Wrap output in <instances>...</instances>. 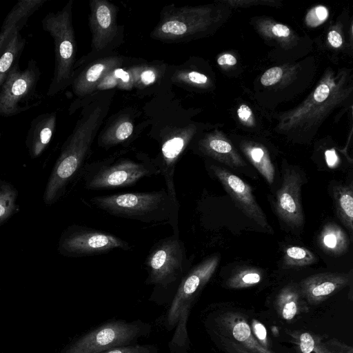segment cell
<instances>
[{
	"instance_id": "13",
	"label": "cell",
	"mask_w": 353,
	"mask_h": 353,
	"mask_svg": "<svg viewBox=\"0 0 353 353\" xmlns=\"http://www.w3.org/2000/svg\"><path fill=\"white\" fill-rule=\"evenodd\" d=\"M122 60L110 57L95 61L80 72H74L71 83L72 90L78 98H83L93 92L108 73L121 65Z\"/></svg>"
},
{
	"instance_id": "30",
	"label": "cell",
	"mask_w": 353,
	"mask_h": 353,
	"mask_svg": "<svg viewBox=\"0 0 353 353\" xmlns=\"http://www.w3.org/2000/svg\"><path fill=\"white\" fill-rule=\"evenodd\" d=\"M330 94V88L325 83L320 84L314 92V99L316 102H323L327 99Z\"/></svg>"
},
{
	"instance_id": "38",
	"label": "cell",
	"mask_w": 353,
	"mask_h": 353,
	"mask_svg": "<svg viewBox=\"0 0 353 353\" xmlns=\"http://www.w3.org/2000/svg\"><path fill=\"white\" fill-rule=\"evenodd\" d=\"M314 13L317 19L321 23L326 19L328 12L327 10L323 6H318L314 9Z\"/></svg>"
},
{
	"instance_id": "39",
	"label": "cell",
	"mask_w": 353,
	"mask_h": 353,
	"mask_svg": "<svg viewBox=\"0 0 353 353\" xmlns=\"http://www.w3.org/2000/svg\"><path fill=\"white\" fill-rule=\"evenodd\" d=\"M325 156L327 164L329 166H332L337 160V157L334 150H327L325 152Z\"/></svg>"
},
{
	"instance_id": "23",
	"label": "cell",
	"mask_w": 353,
	"mask_h": 353,
	"mask_svg": "<svg viewBox=\"0 0 353 353\" xmlns=\"http://www.w3.org/2000/svg\"><path fill=\"white\" fill-rule=\"evenodd\" d=\"M284 264L289 267H301L316 263L317 259L310 250L299 247L291 246L284 251Z\"/></svg>"
},
{
	"instance_id": "1",
	"label": "cell",
	"mask_w": 353,
	"mask_h": 353,
	"mask_svg": "<svg viewBox=\"0 0 353 353\" xmlns=\"http://www.w3.org/2000/svg\"><path fill=\"white\" fill-rule=\"evenodd\" d=\"M111 99H95L84 105L81 117L63 143L50 172L43 194L45 205L50 206L65 194L68 186L81 177L94 139L108 112Z\"/></svg>"
},
{
	"instance_id": "37",
	"label": "cell",
	"mask_w": 353,
	"mask_h": 353,
	"mask_svg": "<svg viewBox=\"0 0 353 353\" xmlns=\"http://www.w3.org/2000/svg\"><path fill=\"white\" fill-rule=\"evenodd\" d=\"M156 79L155 73L150 70L143 71L141 74V81L145 85L152 83Z\"/></svg>"
},
{
	"instance_id": "2",
	"label": "cell",
	"mask_w": 353,
	"mask_h": 353,
	"mask_svg": "<svg viewBox=\"0 0 353 353\" xmlns=\"http://www.w3.org/2000/svg\"><path fill=\"white\" fill-rule=\"evenodd\" d=\"M91 204L112 216L147 223H168L179 234V201H175L167 190L147 192H128L97 196Z\"/></svg>"
},
{
	"instance_id": "20",
	"label": "cell",
	"mask_w": 353,
	"mask_h": 353,
	"mask_svg": "<svg viewBox=\"0 0 353 353\" xmlns=\"http://www.w3.org/2000/svg\"><path fill=\"white\" fill-rule=\"evenodd\" d=\"M19 192L10 182L0 179V227L19 212Z\"/></svg>"
},
{
	"instance_id": "28",
	"label": "cell",
	"mask_w": 353,
	"mask_h": 353,
	"mask_svg": "<svg viewBox=\"0 0 353 353\" xmlns=\"http://www.w3.org/2000/svg\"><path fill=\"white\" fill-rule=\"evenodd\" d=\"M282 74L283 70L280 67H273L264 72L261 83L265 86L272 85L281 79Z\"/></svg>"
},
{
	"instance_id": "17",
	"label": "cell",
	"mask_w": 353,
	"mask_h": 353,
	"mask_svg": "<svg viewBox=\"0 0 353 353\" xmlns=\"http://www.w3.org/2000/svg\"><path fill=\"white\" fill-rule=\"evenodd\" d=\"M16 29L7 44L0 53V88L13 68L19 65V59L24 50L26 39Z\"/></svg>"
},
{
	"instance_id": "26",
	"label": "cell",
	"mask_w": 353,
	"mask_h": 353,
	"mask_svg": "<svg viewBox=\"0 0 353 353\" xmlns=\"http://www.w3.org/2000/svg\"><path fill=\"white\" fill-rule=\"evenodd\" d=\"M133 128L132 122L128 121L121 122L115 130L114 134L102 140L101 145L105 147L112 146L126 140L132 134Z\"/></svg>"
},
{
	"instance_id": "10",
	"label": "cell",
	"mask_w": 353,
	"mask_h": 353,
	"mask_svg": "<svg viewBox=\"0 0 353 353\" xmlns=\"http://www.w3.org/2000/svg\"><path fill=\"white\" fill-rule=\"evenodd\" d=\"M210 168L236 206L261 227L271 231L267 217L257 203L249 184L223 168L212 165Z\"/></svg>"
},
{
	"instance_id": "11",
	"label": "cell",
	"mask_w": 353,
	"mask_h": 353,
	"mask_svg": "<svg viewBox=\"0 0 353 353\" xmlns=\"http://www.w3.org/2000/svg\"><path fill=\"white\" fill-rule=\"evenodd\" d=\"M303 179L294 170H286L281 187L276 194L275 208L279 217L292 228L301 227L304 214L301 203V187Z\"/></svg>"
},
{
	"instance_id": "19",
	"label": "cell",
	"mask_w": 353,
	"mask_h": 353,
	"mask_svg": "<svg viewBox=\"0 0 353 353\" xmlns=\"http://www.w3.org/2000/svg\"><path fill=\"white\" fill-rule=\"evenodd\" d=\"M337 216L349 230L353 232V189L352 185H337L333 188Z\"/></svg>"
},
{
	"instance_id": "16",
	"label": "cell",
	"mask_w": 353,
	"mask_h": 353,
	"mask_svg": "<svg viewBox=\"0 0 353 353\" xmlns=\"http://www.w3.org/2000/svg\"><path fill=\"white\" fill-rule=\"evenodd\" d=\"M48 0H20L6 16L0 30V53L13 32L23 29L29 18Z\"/></svg>"
},
{
	"instance_id": "35",
	"label": "cell",
	"mask_w": 353,
	"mask_h": 353,
	"mask_svg": "<svg viewBox=\"0 0 353 353\" xmlns=\"http://www.w3.org/2000/svg\"><path fill=\"white\" fill-rule=\"evenodd\" d=\"M188 79L190 81L197 84H203L208 81L205 75L195 71L190 72L188 74Z\"/></svg>"
},
{
	"instance_id": "9",
	"label": "cell",
	"mask_w": 353,
	"mask_h": 353,
	"mask_svg": "<svg viewBox=\"0 0 353 353\" xmlns=\"http://www.w3.org/2000/svg\"><path fill=\"white\" fill-rule=\"evenodd\" d=\"M219 263V256L208 257L194 266L181 281L171 303L167 317L169 327L179 323L178 329L185 325L191 304L197 292L214 273Z\"/></svg>"
},
{
	"instance_id": "12",
	"label": "cell",
	"mask_w": 353,
	"mask_h": 353,
	"mask_svg": "<svg viewBox=\"0 0 353 353\" xmlns=\"http://www.w3.org/2000/svg\"><path fill=\"white\" fill-rule=\"evenodd\" d=\"M90 26L92 32V53L104 50L117 33L115 7L105 0L90 3Z\"/></svg>"
},
{
	"instance_id": "15",
	"label": "cell",
	"mask_w": 353,
	"mask_h": 353,
	"mask_svg": "<svg viewBox=\"0 0 353 353\" xmlns=\"http://www.w3.org/2000/svg\"><path fill=\"white\" fill-rule=\"evenodd\" d=\"M57 112L41 114L34 118L30 125L25 140L29 157H39L50 144L56 130Z\"/></svg>"
},
{
	"instance_id": "33",
	"label": "cell",
	"mask_w": 353,
	"mask_h": 353,
	"mask_svg": "<svg viewBox=\"0 0 353 353\" xmlns=\"http://www.w3.org/2000/svg\"><path fill=\"white\" fill-rule=\"evenodd\" d=\"M253 330L256 336L262 342L266 343V330L265 327L260 323L253 324Z\"/></svg>"
},
{
	"instance_id": "24",
	"label": "cell",
	"mask_w": 353,
	"mask_h": 353,
	"mask_svg": "<svg viewBox=\"0 0 353 353\" xmlns=\"http://www.w3.org/2000/svg\"><path fill=\"white\" fill-rule=\"evenodd\" d=\"M299 294L294 287H287L281 292L278 304L283 318L285 320H292L298 312Z\"/></svg>"
},
{
	"instance_id": "31",
	"label": "cell",
	"mask_w": 353,
	"mask_h": 353,
	"mask_svg": "<svg viewBox=\"0 0 353 353\" xmlns=\"http://www.w3.org/2000/svg\"><path fill=\"white\" fill-rule=\"evenodd\" d=\"M272 33L279 37H287L290 35V31L288 27L283 24H275L272 28Z\"/></svg>"
},
{
	"instance_id": "36",
	"label": "cell",
	"mask_w": 353,
	"mask_h": 353,
	"mask_svg": "<svg viewBox=\"0 0 353 353\" xmlns=\"http://www.w3.org/2000/svg\"><path fill=\"white\" fill-rule=\"evenodd\" d=\"M217 63L219 65H234L236 64L237 61L232 54H225L218 58Z\"/></svg>"
},
{
	"instance_id": "5",
	"label": "cell",
	"mask_w": 353,
	"mask_h": 353,
	"mask_svg": "<svg viewBox=\"0 0 353 353\" xmlns=\"http://www.w3.org/2000/svg\"><path fill=\"white\" fill-rule=\"evenodd\" d=\"M41 72L37 63L30 59L21 70L16 65L0 88V117H11L41 104L44 96L37 91Z\"/></svg>"
},
{
	"instance_id": "3",
	"label": "cell",
	"mask_w": 353,
	"mask_h": 353,
	"mask_svg": "<svg viewBox=\"0 0 353 353\" xmlns=\"http://www.w3.org/2000/svg\"><path fill=\"white\" fill-rule=\"evenodd\" d=\"M73 0L57 12H48L42 19L44 31L54 41V68L46 95L54 97L68 87L72 81L76 63L77 43L72 25Z\"/></svg>"
},
{
	"instance_id": "21",
	"label": "cell",
	"mask_w": 353,
	"mask_h": 353,
	"mask_svg": "<svg viewBox=\"0 0 353 353\" xmlns=\"http://www.w3.org/2000/svg\"><path fill=\"white\" fill-rule=\"evenodd\" d=\"M206 150L209 154L218 158L220 161L232 168H236L245 165L244 161L233 152L230 143L223 139H212L209 140Z\"/></svg>"
},
{
	"instance_id": "32",
	"label": "cell",
	"mask_w": 353,
	"mask_h": 353,
	"mask_svg": "<svg viewBox=\"0 0 353 353\" xmlns=\"http://www.w3.org/2000/svg\"><path fill=\"white\" fill-rule=\"evenodd\" d=\"M327 40L332 46L334 48L340 47L343 43L342 37L340 34L334 30L328 33Z\"/></svg>"
},
{
	"instance_id": "4",
	"label": "cell",
	"mask_w": 353,
	"mask_h": 353,
	"mask_svg": "<svg viewBox=\"0 0 353 353\" xmlns=\"http://www.w3.org/2000/svg\"><path fill=\"white\" fill-rule=\"evenodd\" d=\"M159 174L154 161L146 157L114 155L85 164L80 178L87 190H99L131 186L144 177Z\"/></svg>"
},
{
	"instance_id": "6",
	"label": "cell",
	"mask_w": 353,
	"mask_h": 353,
	"mask_svg": "<svg viewBox=\"0 0 353 353\" xmlns=\"http://www.w3.org/2000/svg\"><path fill=\"white\" fill-rule=\"evenodd\" d=\"M147 327L141 321H110L81 336L61 353H102L131 345L146 334L149 330Z\"/></svg>"
},
{
	"instance_id": "8",
	"label": "cell",
	"mask_w": 353,
	"mask_h": 353,
	"mask_svg": "<svg viewBox=\"0 0 353 353\" xmlns=\"http://www.w3.org/2000/svg\"><path fill=\"white\" fill-rule=\"evenodd\" d=\"M185 263V247L179 234L163 239L152 247L145 259L147 283L165 287L182 276Z\"/></svg>"
},
{
	"instance_id": "40",
	"label": "cell",
	"mask_w": 353,
	"mask_h": 353,
	"mask_svg": "<svg viewBox=\"0 0 353 353\" xmlns=\"http://www.w3.org/2000/svg\"><path fill=\"white\" fill-rule=\"evenodd\" d=\"M2 137V133L0 132V139H1Z\"/></svg>"
},
{
	"instance_id": "27",
	"label": "cell",
	"mask_w": 353,
	"mask_h": 353,
	"mask_svg": "<svg viewBox=\"0 0 353 353\" xmlns=\"http://www.w3.org/2000/svg\"><path fill=\"white\" fill-rule=\"evenodd\" d=\"M102 353H157L155 347L148 345H131L116 347Z\"/></svg>"
},
{
	"instance_id": "7",
	"label": "cell",
	"mask_w": 353,
	"mask_h": 353,
	"mask_svg": "<svg viewBox=\"0 0 353 353\" xmlns=\"http://www.w3.org/2000/svg\"><path fill=\"white\" fill-rule=\"evenodd\" d=\"M130 248L126 241L114 234L77 224L63 231L57 244L58 252L66 257L94 256L115 249Z\"/></svg>"
},
{
	"instance_id": "14",
	"label": "cell",
	"mask_w": 353,
	"mask_h": 353,
	"mask_svg": "<svg viewBox=\"0 0 353 353\" xmlns=\"http://www.w3.org/2000/svg\"><path fill=\"white\" fill-rule=\"evenodd\" d=\"M350 274L325 272L312 275L303 280L301 290L310 303H317L348 285Z\"/></svg>"
},
{
	"instance_id": "22",
	"label": "cell",
	"mask_w": 353,
	"mask_h": 353,
	"mask_svg": "<svg viewBox=\"0 0 353 353\" xmlns=\"http://www.w3.org/2000/svg\"><path fill=\"white\" fill-rule=\"evenodd\" d=\"M247 155L268 183L272 184L275 176L274 168L264 150L260 147H252L247 150Z\"/></svg>"
},
{
	"instance_id": "29",
	"label": "cell",
	"mask_w": 353,
	"mask_h": 353,
	"mask_svg": "<svg viewBox=\"0 0 353 353\" xmlns=\"http://www.w3.org/2000/svg\"><path fill=\"white\" fill-rule=\"evenodd\" d=\"M299 341V347L302 353H311L314 351L316 343L310 334L307 332L301 334Z\"/></svg>"
},
{
	"instance_id": "25",
	"label": "cell",
	"mask_w": 353,
	"mask_h": 353,
	"mask_svg": "<svg viewBox=\"0 0 353 353\" xmlns=\"http://www.w3.org/2000/svg\"><path fill=\"white\" fill-rule=\"evenodd\" d=\"M261 280V272L254 268H247L235 274L228 281L232 288H245L255 285Z\"/></svg>"
},
{
	"instance_id": "18",
	"label": "cell",
	"mask_w": 353,
	"mask_h": 353,
	"mask_svg": "<svg viewBox=\"0 0 353 353\" xmlns=\"http://www.w3.org/2000/svg\"><path fill=\"white\" fill-rule=\"evenodd\" d=\"M319 246L326 252L339 256L349 248V238L345 232L334 223L325 225L320 233Z\"/></svg>"
},
{
	"instance_id": "34",
	"label": "cell",
	"mask_w": 353,
	"mask_h": 353,
	"mask_svg": "<svg viewBox=\"0 0 353 353\" xmlns=\"http://www.w3.org/2000/svg\"><path fill=\"white\" fill-rule=\"evenodd\" d=\"M237 114L241 121L247 122L252 116V110L248 105L243 104L238 108Z\"/></svg>"
}]
</instances>
